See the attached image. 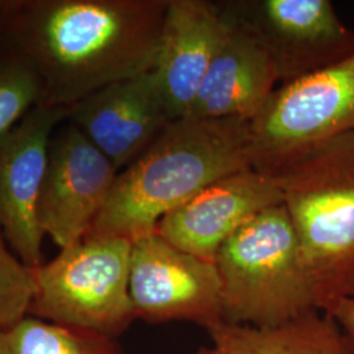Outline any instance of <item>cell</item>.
I'll return each mask as SVG.
<instances>
[{
    "mask_svg": "<svg viewBox=\"0 0 354 354\" xmlns=\"http://www.w3.org/2000/svg\"><path fill=\"white\" fill-rule=\"evenodd\" d=\"M168 0H0V39L36 73L44 102L71 108L151 71Z\"/></svg>",
    "mask_w": 354,
    "mask_h": 354,
    "instance_id": "6da1fadb",
    "label": "cell"
},
{
    "mask_svg": "<svg viewBox=\"0 0 354 354\" xmlns=\"http://www.w3.org/2000/svg\"><path fill=\"white\" fill-rule=\"evenodd\" d=\"M252 168L251 122L183 117L118 172L86 235L134 243L156 232L165 215L219 178Z\"/></svg>",
    "mask_w": 354,
    "mask_h": 354,
    "instance_id": "7a4b0ae2",
    "label": "cell"
},
{
    "mask_svg": "<svg viewBox=\"0 0 354 354\" xmlns=\"http://www.w3.org/2000/svg\"><path fill=\"white\" fill-rule=\"evenodd\" d=\"M274 176L317 311L354 289V131L326 140Z\"/></svg>",
    "mask_w": 354,
    "mask_h": 354,
    "instance_id": "3957f363",
    "label": "cell"
},
{
    "mask_svg": "<svg viewBox=\"0 0 354 354\" xmlns=\"http://www.w3.org/2000/svg\"><path fill=\"white\" fill-rule=\"evenodd\" d=\"M214 263L222 285V323L274 328L317 311L282 203L244 223Z\"/></svg>",
    "mask_w": 354,
    "mask_h": 354,
    "instance_id": "277c9868",
    "label": "cell"
},
{
    "mask_svg": "<svg viewBox=\"0 0 354 354\" xmlns=\"http://www.w3.org/2000/svg\"><path fill=\"white\" fill-rule=\"evenodd\" d=\"M131 243L84 238L33 268L29 314L115 339L136 317L129 292Z\"/></svg>",
    "mask_w": 354,
    "mask_h": 354,
    "instance_id": "5b68a950",
    "label": "cell"
},
{
    "mask_svg": "<svg viewBox=\"0 0 354 354\" xmlns=\"http://www.w3.org/2000/svg\"><path fill=\"white\" fill-rule=\"evenodd\" d=\"M354 131V53L283 84L251 121L252 168L272 175L326 140Z\"/></svg>",
    "mask_w": 354,
    "mask_h": 354,
    "instance_id": "8992f818",
    "label": "cell"
},
{
    "mask_svg": "<svg viewBox=\"0 0 354 354\" xmlns=\"http://www.w3.org/2000/svg\"><path fill=\"white\" fill-rule=\"evenodd\" d=\"M228 20L268 51L279 80L290 83L339 64L354 53V30L329 0H223Z\"/></svg>",
    "mask_w": 354,
    "mask_h": 354,
    "instance_id": "52a82bcc",
    "label": "cell"
},
{
    "mask_svg": "<svg viewBox=\"0 0 354 354\" xmlns=\"http://www.w3.org/2000/svg\"><path fill=\"white\" fill-rule=\"evenodd\" d=\"M129 292L137 319L222 323V285L215 263L177 250L158 232L131 243Z\"/></svg>",
    "mask_w": 354,
    "mask_h": 354,
    "instance_id": "ba28073f",
    "label": "cell"
},
{
    "mask_svg": "<svg viewBox=\"0 0 354 354\" xmlns=\"http://www.w3.org/2000/svg\"><path fill=\"white\" fill-rule=\"evenodd\" d=\"M118 171L70 122L51 137L38 200V222L62 250L86 238L102 212Z\"/></svg>",
    "mask_w": 354,
    "mask_h": 354,
    "instance_id": "9c48e42d",
    "label": "cell"
},
{
    "mask_svg": "<svg viewBox=\"0 0 354 354\" xmlns=\"http://www.w3.org/2000/svg\"><path fill=\"white\" fill-rule=\"evenodd\" d=\"M68 109L42 102L0 140V231L29 268L44 264L38 200L51 137Z\"/></svg>",
    "mask_w": 354,
    "mask_h": 354,
    "instance_id": "30bf717a",
    "label": "cell"
},
{
    "mask_svg": "<svg viewBox=\"0 0 354 354\" xmlns=\"http://www.w3.org/2000/svg\"><path fill=\"white\" fill-rule=\"evenodd\" d=\"M281 203L274 176L248 168L203 188L165 215L156 232L177 250L214 263L221 247L244 223Z\"/></svg>",
    "mask_w": 354,
    "mask_h": 354,
    "instance_id": "8fae6325",
    "label": "cell"
},
{
    "mask_svg": "<svg viewBox=\"0 0 354 354\" xmlns=\"http://www.w3.org/2000/svg\"><path fill=\"white\" fill-rule=\"evenodd\" d=\"M66 121L121 172L162 136L172 118L149 71L95 91L68 109Z\"/></svg>",
    "mask_w": 354,
    "mask_h": 354,
    "instance_id": "7c38bea8",
    "label": "cell"
},
{
    "mask_svg": "<svg viewBox=\"0 0 354 354\" xmlns=\"http://www.w3.org/2000/svg\"><path fill=\"white\" fill-rule=\"evenodd\" d=\"M210 0H168L151 75L172 121L192 112L223 29Z\"/></svg>",
    "mask_w": 354,
    "mask_h": 354,
    "instance_id": "4fadbf2b",
    "label": "cell"
},
{
    "mask_svg": "<svg viewBox=\"0 0 354 354\" xmlns=\"http://www.w3.org/2000/svg\"><path fill=\"white\" fill-rule=\"evenodd\" d=\"M222 16L223 29L190 115L251 122L276 91L279 74L261 44Z\"/></svg>",
    "mask_w": 354,
    "mask_h": 354,
    "instance_id": "5bb4252c",
    "label": "cell"
},
{
    "mask_svg": "<svg viewBox=\"0 0 354 354\" xmlns=\"http://www.w3.org/2000/svg\"><path fill=\"white\" fill-rule=\"evenodd\" d=\"M207 332L210 354H354L336 322L320 311L274 328L221 323Z\"/></svg>",
    "mask_w": 354,
    "mask_h": 354,
    "instance_id": "9a60e30c",
    "label": "cell"
},
{
    "mask_svg": "<svg viewBox=\"0 0 354 354\" xmlns=\"http://www.w3.org/2000/svg\"><path fill=\"white\" fill-rule=\"evenodd\" d=\"M0 354H125L114 339L28 317L0 329Z\"/></svg>",
    "mask_w": 354,
    "mask_h": 354,
    "instance_id": "2e32d148",
    "label": "cell"
},
{
    "mask_svg": "<svg viewBox=\"0 0 354 354\" xmlns=\"http://www.w3.org/2000/svg\"><path fill=\"white\" fill-rule=\"evenodd\" d=\"M44 102L36 73L7 46L0 49V140Z\"/></svg>",
    "mask_w": 354,
    "mask_h": 354,
    "instance_id": "e0dca14e",
    "label": "cell"
},
{
    "mask_svg": "<svg viewBox=\"0 0 354 354\" xmlns=\"http://www.w3.org/2000/svg\"><path fill=\"white\" fill-rule=\"evenodd\" d=\"M35 291L33 268L26 266L12 250H8L0 231V329L29 314Z\"/></svg>",
    "mask_w": 354,
    "mask_h": 354,
    "instance_id": "ac0fdd59",
    "label": "cell"
},
{
    "mask_svg": "<svg viewBox=\"0 0 354 354\" xmlns=\"http://www.w3.org/2000/svg\"><path fill=\"white\" fill-rule=\"evenodd\" d=\"M326 314L336 322L354 351V289Z\"/></svg>",
    "mask_w": 354,
    "mask_h": 354,
    "instance_id": "d6986e66",
    "label": "cell"
},
{
    "mask_svg": "<svg viewBox=\"0 0 354 354\" xmlns=\"http://www.w3.org/2000/svg\"><path fill=\"white\" fill-rule=\"evenodd\" d=\"M194 354H210L209 352V348H206V346H203V348H200L197 352Z\"/></svg>",
    "mask_w": 354,
    "mask_h": 354,
    "instance_id": "ffe728a7",
    "label": "cell"
}]
</instances>
